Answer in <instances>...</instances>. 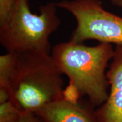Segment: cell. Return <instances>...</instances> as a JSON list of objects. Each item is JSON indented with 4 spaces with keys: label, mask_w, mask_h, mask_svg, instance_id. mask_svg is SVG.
<instances>
[{
    "label": "cell",
    "mask_w": 122,
    "mask_h": 122,
    "mask_svg": "<svg viewBox=\"0 0 122 122\" xmlns=\"http://www.w3.org/2000/svg\"><path fill=\"white\" fill-rule=\"evenodd\" d=\"M96 114L98 122H122V88L109 90L107 99Z\"/></svg>",
    "instance_id": "6"
},
{
    "label": "cell",
    "mask_w": 122,
    "mask_h": 122,
    "mask_svg": "<svg viewBox=\"0 0 122 122\" xmlns=\"http://www.w3.org/2000/svg\"><path fill=\"white\" fill-rule=\"evenodd\" d=\"M22 115L10 100L0 103V122H20Z\"/></svg>",
    "instance_id": "9"
},
{
    "label": "cell",
    "mask_w": 122,
    "mask_h": 122,
    "mask_svg": "<svg viewBox=\"0 0 122 122\" xmlns=\"http://www.w3.org/2000/svg\"><path fill=\"white\" fill-rule=\"evenodd\" d=\"M55 4L75 18L77 25L70 40L122 45V18L105 10L100 0H63Z\"/></svg>",
    "instance_id": "4"
},
{
    "label": "cell",
    "mask_w": 122,
    "mask_h": 122,
    "mask_svg": "<svg viewBox=\"0 0 122 122\" xmlns=\"http://www.w3.org/2000/svg\"><path fill=\"white\" fill-rule=\"evenodd\" d=\"M114 53L108 43L89 46L70 40L55 46L51 57L69 80L63 98L76 102L86 97L93 106L102 105L109 94L106 68Z\"/></svg>",
    "instance_id": "1"
},
{
    "label": "cell",
    "mask_w": 122,
    "mask_h": 122,
    "mask_svg": "<svg viewBox=\"0 0 122 122\" xmlns=\"http://www.w3.org/2000/svg\"><path fill=\"white\" fill-rule=\"evenodd\" d=\"M30 0H16L5 20L0 23V43L7 51L50 54L49 37L61 24L55 3L41 5L32 13Z\"/></svg>",
    "instance_id": "3"
},
{
    "label": "cell",
    "mask_w": 122,
    "mask_h": 122,
    "mask_svg": "<svg viewBox=\"0 0 122 122\" xmlns=\"http://www.w3.org/2000/svg\"><path fill=\"white\" fill-rule=\"evenodd\" d=\"M20 122H41L39 117L32 112L23 113Z\"/></svg>",
    "instance_id": "11"
},
{
    "label": "cell",
    "mask_w": 122,
    "mask_h": 122,
    "mask_svg": "<svg viewBox=\"0 0 122 122\" xmlns=\"http://www.w3.org/2000/svg\"><path fill=\"white\" fill-rule=\"evenodd\" d=\"M116 6L122 9V0H107Z\"/></svg>",
    "instance_id": "12"
},
{
    "label": "cell",
    "mask_w": 122,
    "mask_h": 122,
    "mask_svg": "<svg viewBox=\"0 0 122 122\" xmlns=\"http://www.w3.org/2000/svg\"><path fill=\"white\" fill-rule=\"evenodd\" d=\"M106 77L109 84V90L122 88V45H117L111 59Z\"/></svg>",
    "instance_id": "7"
},
{
    "label": "cell",
    "mask_w": 122,
    "mask_h": 122,
    "mask_svg": "<svg viewBox=\"0 0 122 122\" xmlns=\"http://www.w3.org/2000/svg\"><path fill=\"white\" fill-rule=\"evenodd\" d=\"M15 59L16 53L10 51H7L6 54L1 55L0 57V91L7 93V85L14 66Z\"/></svg>",
    "instance_id": "8"
},
{
    "label": "cell",
    "mask_w": 122,
    "mask_h": 122,
    "mask_svg": "<svg viewBox=\"0 0 122 122\" xmlns=\"http://www.w3.org/2000/svg\"><path fill=\"white\" fill-rule=\"evenodd\" d=\"M16 0H0V23L8 17Z\"/></svg>",
    "instance_id": "10"
},
{
    "label": "cell",
    "mask_w": 122,
    "mask_h": 122,
    "mask_svg": "<svg viewBox=\"0 0 122 122\" xmlns=\"http://www.w3.org/2000/svg\"><path fill=\"white\" fill-rule=\"evenodd\" d=\"M62 73L48 53H16L7 92L21 112L35 113L63 97Z\"/></svg>",
    "instance_id": "2"
},
{
    "label": "cell",
    "mask_w": 122,
    "mask_h": 122,
    "mask_svg": "<svg viewBox=\"0 0 122 122\" xmlns=\"http://www.w3.org/2000/svg\"><path fill=\"white\" fill-rule=\"evenodd\" d=\"M89 102L71 101L65 98L38 110L35 114L41 122H98L96 110Z\"/></svg>",
    "instance_id": "5"
}]
</instances>
